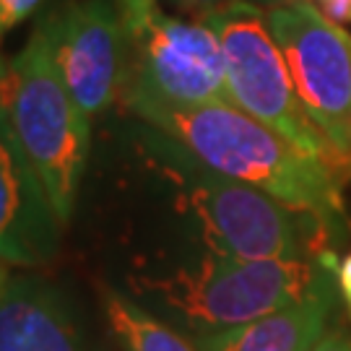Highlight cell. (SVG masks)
<instances>
[{"label":"cell","instance_id":"cell-20","mask_svg":"<svg viewBox=\"0 0 351 351\" xmlns=\"http://www.w3.org/2000/svg\"><path fill=\"white\" fill-rule=\"evenodd\" d=\"M8 68H11V63H8V60L3 58V52H0V81L8 75Z\"/></svg>","mask_w":351,"mask_h":351},{"label":"cell","instance_id":"cell-4","mask_svg":"<svg viewBox=\"0 0 351 351\" xmlns=\"http://www.w3.org/2000/svg\"><path fill=\"white\" fill-rule=\"evenodd\" d=\"M16 136L39 172L60 224L73 219L91 149V117L68 94L52 58L45 26L37 24L0 81Z\"/></svg>","mask_w":351,"mask_h":351},{"label":"cell","instance_id":"cell-13","mask_svg":"<svg viewBox=\"0 0 351 351\" xmlns=\"http://www.w3.org/2000/svg\"><path fill=\"white\" fill-rule=\"evenodd\" d=\"M39 5L42 0H0V37L19 24H24Z\"/></svg>","mask_w":351,"mask_h":351},{"label":"cell","instance_id":"cell-15","mask_svg":"<svg viewBox=\"0 0 351 351\" xmlns=\"http://www.w3.org/2000/svg\"><path fill=\"white\" fill-rule=\"evenodd\" d=\"M313 351H351V333L343 328H328L317 336Z\"/></svg>","mask_w":351,"mask_h":351},{"label":"cell","instance_id":"cell-11","mask_svg":"<svg viewBox=\"0 0 351 351\" xmlns=\"http://www.w3.org/2000/svg\"><path fill=\"white\" fill-rule=\"evenodd\" d=\"M333 274L339 263H326L307 297L281 307L258 320L213 333H201L195 343L201 351H302L326 330L333 307Z\"/></svg>","mask_w":351,"mask_h":351},{"label":"cell","instance_id":"cell-22","mask_svg":"<svg viewBox=\"0 0 351 351\" xmlns=\"http://www.w3.org/2000/svg\"><path fill=\"white\" fill-rule=\"evenodd\" d=\"M276 3H278V0H276Z\"/></svg>","mask_w":351,"mask_h":351},{"label":"cell","instance_id":"cell-1","mask_svg":"<svg viewBox=\"0 0 351 351\" xmlns=\"http://www.w3.org/2000/svg\"><path fill=\"white\" fill-rule=\"evenodd\" d=\"M146 125L188 149L221 175L263 190L287 208L310 219L326 239L341 242L349 232L336 164L304 154L291 141L234 107L232 101L177 107L125 99Z\"/></svg>","mask_w":351,"mask_h":351},{"label":"cell","instance_id":"cell-18","mask_svg":"<svg viewBox=\"0 0 351 351\" xmlns=\"http://www.w3.org/2000/svg\"><path fill=\"white\" fill-rule=\"evenodd\" d=\"M339 289L341 294H343V302H346V307H349V315H351V252L343 258L339 263Z\"/></svg>","mask_w":351,"mask_h":351},{"label":"cell","instance_id":"cell-2","mask_svg":"<svg viewBox=\"0 0 351 351\" xmlns=\"http://www.w3.org/2000/svg\"><path fill=\"white\" fill-rule=\"evenodd\" d=\"M141 146L154 172L172 185L177 206L198 224L208 250L245 261H291L333 250L310 219L263 190L206 167L162 130L149 125Z\"/></svg>","mask_w":351,"mask_h":351},{"label":"cell","instance_id":"cell-16","mask_svg":"<svg viewBox=\"0 0 351 351\" xmlns=\"http://www.w3.org/2000/svg\"><path fill=\"white\" fill-rule=\"evenodd\" d=\"M167 3H172L175 8L193 13L195 19H206L208 13L219 11V8H224V5L234 3V0H167Z\"/></svg>","mask_w":351,"mask_h":351},{"label":"cell","instance_id":"cell-10","mask_svg":"<svg viewBox=\"0 0 351 351\" xmlns=\"http://www.w3.org/2000/svg\"><path fill=\"white\" fill-rule=\"evenodd\" d=\"M0 351H91L75 304L50 278L11 276L0 294Z\"/></svg>","mask_w":351,"mask_h":351},{"label":"cell","instance_id":"cell-14","mask_svg":"<svg viewBox=\"0 0 351 351\" xmlns=\"http://www.w3.org/2000/svg\"><path fill=\"white\" fill-rule=\"evenodd\" d=\"M120 8L125 16V29L136 32L149 21V16L159 8V0H120Z\"/></svg>","mask_w":351,"mask_h":351},{"label":"cell","instance_id":"cell-19","mask_svg":"<svg viewBox=\"0 0 351 351\" xmlns=\"http://www.w3.org/2000/svg\"><path fill=\"white\" fill-rule=\"evenodd\" d=\"M8 263H3L0 261V294H3V289H5V284H8Z\"/></svg>","mask_w":351,"mask_h":351},{"label":"cell","instance_id":"cell-17","mask_svg":"<svg viewBox=\"0 0 351 351\" xmlns=\"http://www.w3.org/2000/svg\"><path fill=\"white\" fill-rule=\"evenodd\" d=\"M320 8L339 24H349L351 21V0H317Z\"/></svg>","mask_w":351,"mask_h":351},{"label":"cell","instance_id":"cell-12","mask_svg":"<svg viewBox=\"0 0 351 351\" xmlns=\"http://www.w3.org/2000/svg\"><path fill=\"white\" fill-rule=\"evenodd\" d=\"M104 315L123 351H201L198 343L185 339L177 328L167 326L149 307L117 291L104 294Z\"/></svg>","mask_w":351,"mask_h":351},{"label":"cell","instance_id":"cell-3","mask_svg":"<svg viewBox=\"0 0 351 351\" xmlns=\"http://www.w3.org/2000/svg\"><path fill=\"white\" fill-rule=\"evenodd\" d=\"M336 252L291 261H245L208 250L190 263L133 278L130 287L198 336L258 320L310 294Z\"/></svg>","mask_w":351,"mask_h":351},{"label":"cell","instance_id":"cell-21","mask_svg":"<svg viewBox=\"0 0 351 351\" xmlns=\"http://www.w3.org/2000/svg\"><path fill=\"white\" fill-rule=\"evenodd\" d=\"M313 343H315V341H313ZM313 343H307V346H304L302 351H313Z\"/></svg>","mask_w":351,"mask_h":351},{"label":"cell","instance_id":"cell-8","mask_svg":"<svg viewBox=\"0 0 351 351\" xmlns=\"http://www.w3.org/2000/svg\"><path fill=\"white\" fill-rule=\"evenodd\" d=\"M68 94L88 114H101L123 94L128 29L114 0H65L39 19Z\"/></svg>","mask_w":351,"mask_h":351},{"label":"cell","instance_id":"cell-5","mask_svg":"<svg viewBox=\"0 0 351 351\" xmlns=\"http://www.w3.org/2000/svg\"><path fill=\"white\" fill-rule=\"evenodd\" d=\"M203 21L213 29L224 52L229 101L304 154L341 164L326 136L302 107L287 60L268 29L265 11L252 0H234L208 13Z\"/></svg>","mask_w":351,"mask_h":351},{"label":"cell","instance_id":"cell-7","mask_svg":"<svg viewBox=\"0 0 351 351\" xmlns=\"http://www.w3.org/2000/svg\"><path fill=\"white\" fill-rule=\"evenodd\" d=\"M123 99L177 107L229 101L224 52L211 26L156 8L146 24L128 32Z\"/></svg>","mask_w":351,"mask_h":351},{"label":"cell","instance_id":"cell-6","mask_svg":"<svg viewBox=\"0 0 351 351\" xmlns=\"http://www.w3.org/2000/svg\"><path fill=\"white\" fill-rule=\"evenodd\" d=\"M268 29L302 107L341 162H351V34L313 0H278Z\"/></svg>","mask_w":351,"mask_h":351},{"label":"cell","instance_id":"cell-9","mask_svg":"<svg viewBox=\"0 0 351 351\" xmlns=\"http://www.w3.org/2000/svg\"><path fill=\"white\" fill-rule=\"evenodd\" d=\"M60 234L63 224L0 94V261L16 268H42L58 258Z\"/></svg>","mask_w":351,"mask_h":351}]
</instances>
